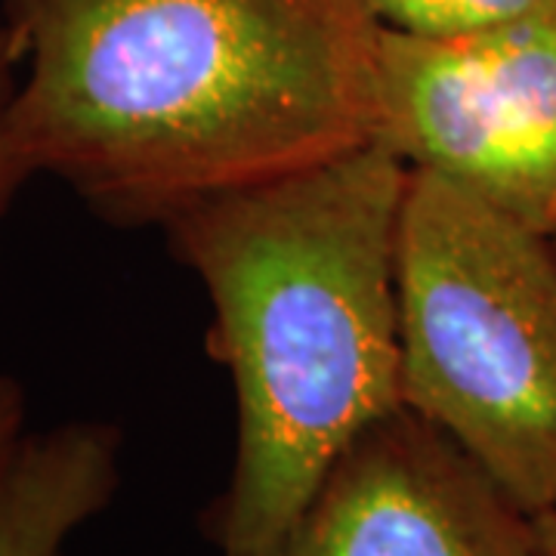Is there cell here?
<instances>
[{
	"mask_svg": "<svg viewBox=\"0 0 556 556\" xmlns=\"http://www.w3.org/2000/svg\"><path fill=\"white\" fill-rule=\"evenodd\" d=\"M0 22L16 155L115 229L375 142L362 0H0Z\"/></svg>",
	"mask_w": 556,
	"mask_h": 556,
	"instance_id": "6da1fadb",
	"label": "cell"
},
{
	"mask_svg": "<svg viewBox=\"0 0 556 556\" xmlns=\"http://www.w3.org/2000/svg\"><path fill=\"white\" fill-rule=\"evenodd\" d=\"M408 167L378 142L199 201L164 244L207 294V350L239 437L201 529L219 554L273 544L375 420L402 408L399 217Z\"/></svg>",
	"mask_w": 556,
	"mask_h": 556,
	"instance_id": "7a4b0ae2",
	"label": "cell"
},
{
	"mask_svg": "<svg viewBox=\"0 0 556 556\" xmlns=\"http://www.w3.org/2000/svg\"><path fill=\"white\" fill-rule=\"evenodd\" d=\"M396 291L402 405L556 514V239L408 170Z\"/></svg>",
	"mask_w": 556,
	"mask_h": 556,
	"instance_id": "3957f363",
	"label": "cell"
},
{
	"mask_svg": "<svg viewBox=\"0 0 556 556\" xmlns=\"http://www.w3.org/2000/svg\"><path fill=\"white\" fill-rule=\"evenodd\" d=\"M375 142L556 239V0L457 35L380 28Z\"/></svg>",
	"mask_w": 556,
	"mask_h": 556,
	"instance_id": "277c9868",
	"label": "cell"
},
{
	"mask_svg": "<svg viewBox=\"0 0 556 556\" xmlns=\"http://www.w3.org/2000/svg\"><path fill=\"white\" fill-rule=\"evenodd\" d=\"M219 556H541V522L402 405L353 439L273 544Z\"/></svg>",
	"mask_w": 556,
	"mask_h": 556,
	"instance_id": "5b68a950",
	"label": "cell"
},
{
	"mask_svg": "<svg viewBox=\"0 0 556 556\" xmlns=\"http://www.w3.org/2000/svg\"><path fill=\"white\" fill-rule=\"evenodd\" d=\"M121 455L124 430L100 417L25 430L0 457V556H65V544L112 507Z\"/></svg>",
	"mask_w": 556,
	"mask_h": 556,
	"instance_id": "8992f818",
	"label": "cell"
},
{
	"mask_svg": "<svg viewBox=\"0 0 556 556\" xmlns=\"http://www.w3.org/2000/svg\"><path fill=\"white\" fill-rule=\"evenodd\" d=\"M380 28L405 35H457L514 20L544 0H362Z\"/></svg>",
	"mask_w": 556,
	"mask_h": 556,
	"instance_id": "52a82bcc",
	"label": "cell"
},
{
	"mask_svg": "<svg viewBox=\"0 0 556 556\" xmlns=\"http://www.w3.org/2000/svg\"><path fill=\"white\" fill-rule=\"evenodd\" d=\"M13 90H16V56H13V47L7 38V28L0 22V219L7 217L22 186H28L35 179L16 155L10 134H7V105H10Z\"/></svg>",
	"mask_w": 556,
	"mask_h": 556,
	"instance_id": "ba28073f",
	"label": "cell"
},
{
	"mask_svg": "<svg viewBox=\"0 0 556 556\" xmlns=\"http://www.w3.org/2000/svg\"><path fill=\"white\" fill-rule=\"evenodd\" d=\"M28 430V393L13 375H0V457Z\"/></svg>",
	"mask_w": 556,
	"mask_h": 556,
	"instance_id": "9c48e42d",
	"label": "cell"
},
{
	"mask_svg": "<svg viewBox=\"0 0 556 556\" xmlns=\"http://www.w3.org/2000/svg\"><path fill=\"white\" fill-rule=\"evenodd\" d=\"M541 522V556H556V514L538 517Z\"/></svg>",
	"mask_w": 556,
	"mask_h": 556,
	"instance_id": "30bf717a",
	"label": "cell"
}]
</instances>
